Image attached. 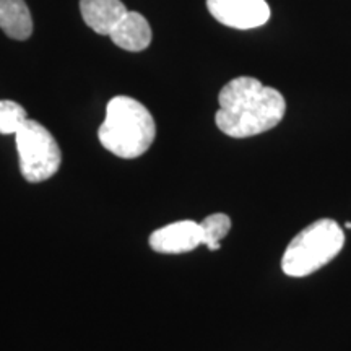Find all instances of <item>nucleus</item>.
Here are the masks:
<instances>
[{
    "label": "nucleus",
    "instance_id": "9d476101",
    "mask_svg": "<svg viewBox=\"0 0 351 351\" xmlns=\"http://www.w3.org/2000/svg\"><path fill=\"white\" fill-rule=\"evenodd\" d=\"M204 228V245H207L210 251H218L221 247V241L231 230V218L225 213L208 215L200 223Z\"/></svg>",
    "mask_w": 351,
    "mask_h": 351
},
{
    "label": "nucleus",
    "instance_id": "0eeeda50",
    "mask_svg": "<svg viewBox=\"0 0 351 351\" xmlns=\"http://www.w3.org/2000/svg\"><path fill=\"white\" fill-rule=\"evenodd\" d=\"M109 38L121 49L140 52L150 46L153 33L148 20L138 12H127Z\"/></svg>",
    "mask_w": 351,
    "mask_h": 351
},
{
    "label": "nucleus",
    "instance_id": "9b49d317",
    "mask_svg": "<svg viewBox=\"0 0 351 351\" xmlns=\"http://www.w3.org/2000/svg\"><path fill=\"white\" fill-rule=\"evenodd\" d=\"M28 119L25 108L10 99H0V135H15Z\"/></svg>",
    "mask_w": 351,
    "mask_h": 351
},
{
    "label": "nucleus",
    "instance_id": "f8f14e48",
    "mask_svg": "<svg viewBox=\"0 0 351 351\" xmlns=\"http://www.w3.org/2000/svg\"><path fill=\"white\" fill-rule=\"evenodd\" d=\"M345 226L348 228V230H351V223H345Z\"/></svg>",
    "mask_w": 351,
    "mask_h": 351
},
{
    "label": "nucleus",
    "instance_id": "423d86ee",
    "mask_svg": "<svg viewBox=\"0 0 351 351\" xmlns=\"http://www.w3.org/2000/svg\"><path fill=\"white\" fill-rule=\"evenodd\" d=\"M204 244V228L192 219L171 223L150 234V245L160 254H184Z\"/></svg>",
    "mask_w": 351,
    "mask_h": 351
},
{
    "label": "nucleus",
    "instance_id": "39448f33",
    "mask_svg": "<svg viewBox=\"0 0 351 351\" xmlns=\"http://www.w3.org/2000/svg\"><path fill=\"white\" fill-rule=\"evenodd\" d=\"M207 8L215 20L236 29L258 28L270 20L265 0H207Z\"/></svg>",
    "mask_w": 351,
    "mask_h": 351
},
{
    "label": "nucleus",
    "instance_id": "f03ea898",
    "mask_svg": "<svg viewBox=\"0 0 351 351\" xmlns=\"http://www.w3.org/2000/svg\"><path fill=\"white\" fill-rule=\"evenodd\" d=\"M156 137L152 112L130 96H116L108 103L106 117L98 129L101 145L112 155L134 160L142 156Z\"/></svg>",
    "mask_w": 351,
    "mask_h": 351
},
{
    "label": "nucleus",
    "instance_id": "1a4fd4ad",
    "mask_svg": "<svg viewBox=\"0 0 351 351\" xmlns=\"http://www.w3.org/2000/svg\"><path fill=\"white\" fill-rule=\"evenodd\" d=\"M0 29L16 41L33 33V19L25 0H0Z\"/></svg>",
    "mask_w": 351,
    "mask_h": 351
},
{
    "label": "nucleus",
    "instance_id": "6e6552de",
    "mask_svg": "<svg viewBox=\"0 0 351 351\" xmlns=\"http://www.w3.org/2000/svg\"><path fill=\"white\" fill-rule=\"evenodd\" d=\"M80 12L83 21L95 33L109 36L129 10L121 0H80Z\"/></svg>",
    "mask_w": 351,
    "mask_h": 351
},
{
    "label": "nucleus",
    "instance_id": "f257e3e1",
    "mask_svg": "<svg viewBox=\"0 0 351 351\" xmlns=\"http://www.w3.org/2000/svg\"><path fill=\"white\" fill-rule=\"evenodd\" d=\"M218 103L215 122L223 134L232 138H247L271 130L287 112L283 95L254 77L228 82L219 91Z\"/></svg>",
    "mask_w": 351,
    "mask_h": 351
},
{
    "label": "nucleus",
    "instance_id": "20e7f679",
    "mask_svg": "<svg viewBox=\"0 0 351 351\" xmlns=\"http://www.w3.org/2000/svg\"><path fill=\"white\" fill-rule=\"evenodd\" d=\"M20 171L28 182L51 179L62 163V152L54 135L34 119H26L15 134Z\"/></svg>",
    "mask_w": 351,
    "mask_h": 351
},
{
    "label": "nucleus",
    "instance_id": "7ed1b4c3",
    "mask_svg": "<svg viewBox=\"0 0 351 351\" xmlns=\"http://www.w3.org/2000/svg\"><path fill=\"white\" fill-rule=\"evenodd\" d=\"M345 244V234L333 219L322 218L298 232L282 258V270L288 276L302 278L339 256Z\"/></svg>",
    "mask_w": 351,
    "mask_h": 351
}]
</instances>
